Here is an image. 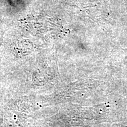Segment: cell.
<instances>
[{
	"instance_id": "obj_1",
	"label": "cell",
	"mask_w": 127,
	"mask_h": 127,
	"mask_svg": "<svg viewBox=\"0 0 127 127\" xmlns=\"http://www.w3.org/2000/svg\"><path fill=\"white\" fill-rule=\"evenodd\" d=\"M33 112L31 96L9 100L0 112V127H26L28 117Z\"/></svg>"
}]
</instances>
